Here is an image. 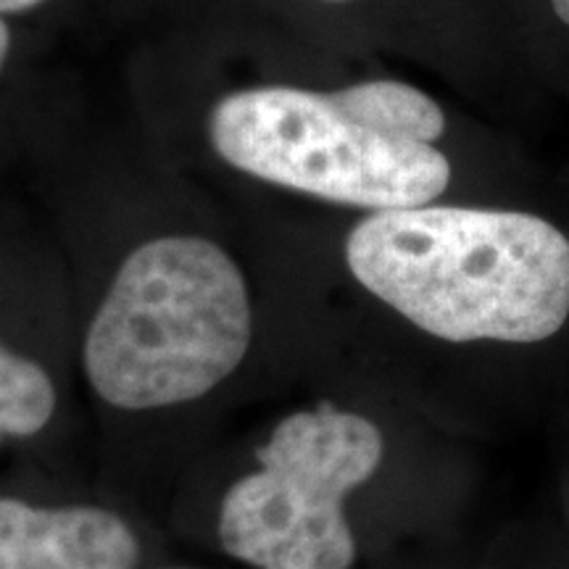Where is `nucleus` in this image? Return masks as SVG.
I'll list each match as a JSON object with an SVG mask.
<instances>
[{"instance_id": "nucleus-1", "label": "nucleus", "mask_w": 569, "mask_h": 569, "mask_svg": "<svg viewBox=\"0 0 569 569\" xmlns=\"http://www.w3.org/2000/svg\"><path fill=\"white\" fill-rule=\"evenodd\" d=\"M346 264L375 298L451 343H538L569 317V240L532 213L375 211L348 232Z\"/></svg>"}, {"instance_id": "nucleus-2", "label": "nucleus", "mask_w": 569, "mask_h": 569, "mask_svg": "<svg viewBox=\"0 0 569 569\" xmlns=\"http://www.w3.org/2000/svg\"><path fill=\"white\" fill-rule=\"evenodd\" d=\"M440 106L407 82L375 80L336 92L251 88L209 117L213 151L259 180L369 211L417 209L443 193L451 163L436 142Z\"/></svg>"}, {"instance_id": "nucleus-3", "label": "nucleus", "mask_w": 569, "mask_h": 569, "mask_svg": "<svg viewBox=\"0 0 569 569\" xmlns=\"http://www.w3.org/2000/svg\"><path fill=\"white\" fill-rule=\"evenodd\" d=\"M251 332V296L232 256L196 234H163L117 269L84 332L82 369L113 409H174L238 372Z\"/></svg>"}, {"instance_id": "nucleus-4", "label": "nucleus", "mask_w": 569, "mask_h": 569, "mask_svg": "<svg viewBox=\"0 0 569 569\" xmlns=\"http://www.w3.org/2000/svg\"><path fill=\"white\" fill-rule=\"evenodd\" d=\"M382 453L380 427L356 411L319 403L282 417L256 448V467L222 498L219 546L253 569H351L346 498L380 469Z\"/></svg>"}, {"instance_id": "nucleus-5", "label": "nucleus", "mask_w": 569, "mask_h": 569, "mask_svg": "<svg viewBox=\"0 0 569 569\" xmlns=\"http://www.w3.org/2000/svg\"><path fill=\"white\" fill-rule=\"evenodd\" d=\"M140 553L138 532L117 511L0 496V569H134Z\"/></svg>"}, {"instance_id": "nucleus-6", "label": "nucleus", "mask_w": 569, "mask_h": 569, "mask_svg": "<svg viewBox=\"0 0 569 569\" xmlns=\"http://www.w3.org/2000/svg\"><path fill=\"white\" fill-rule=\"evenodd\" d=\"M56 401L51 375L0 343V443L40 436L51 425Z\"/></svg>"}, {"instance_id": "nucleus-7", "label": "nucleus", "mask_w": 569, "mask_h": 569, "mask_svg": "<svg viewBox=\"0 0 569 569\" xmlns=\"http://www.w3.org/2000/svg\"><path fill=\"white\" fill-rule=\"evenodd\" d=\"M42 3H46V0H0V13H21L38 9Z\"/></svg>"}, {"instance_id": "nucleus-8", "label": "nucleus", "mask_w": 569, "mask_h": 569, "mask_svg": "<svg viewBox=\"0 0 569 569\" xmlns=\"http://www.w3.org/2000/svg\"><path fill=\"white\" fill-rule=\"evenodd\" d=\"M9 51H11V32L9 27H6V21L0 19V69H3L6 59H9Z\"/></svg>"}, {"instance_id": "nucleus-9", "label": "nucleus", "mask_w": 569, "mask_h": 569, "mask_svg": "<svg viewBox=\"0 0 569 569\" xmlns=\"http://www.w3.org/2000/svg\"><path fill=\"white\" fill-rule=\"evenodd\" d=\"M553 11H557V17L569 24V0H551Z\"/></svg>"}, {"instance_id": "nucleus-10", "label": "nucleus", "mask_w": 569, "mask_h": 569, "mask_svg": "<svg viewBox=\"0 0 569 569\" xmlns=\"http://www.w3.org/2000/svg\"><path fill=\"white\" fill-rule=\"evenodd\" d=\"M325 3H346V0H325Z\"/></svg>"}]
</instances>
